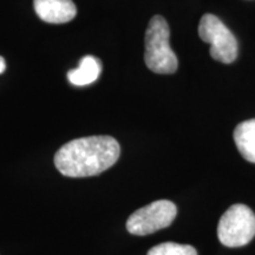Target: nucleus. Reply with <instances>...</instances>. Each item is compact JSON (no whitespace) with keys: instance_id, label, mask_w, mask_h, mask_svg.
<instances>
[{"instance_id":"obj_1","label":"nucleus","mask_w":255,"mask_h":255,"mask_svg":"<svg viewBox=\"0 0 255 255\" xmlns=\"http://www.w3.org/2000/svg\"><path fill=\"white\" fill-rule=\"evenodd\" d=\"M120 155L121 146L114 137H82L59 148L55 155V164L64 176H96L113 167Z\"/></svg>"},{"instance_id":"obj_7","label":"nucleus","mask_w":255,"mask_h":255,"mask_svg":"<svg viewBox=\"0 0 255 255\" xmlns=\"http://www.w3.org/2000/svg\"><path fill=\"white\" fill-rule=\"evenodd\" d=\"M102 71V64L100 59L94 56H85L81 59L77 69L68 72V79L76 87H85L92 84L100 77Z\"/></svg>"},{"instance_id":"obj_8","label":"nucleus","mask_w":255,"mask_h":255,"mask_svg":"<svg viewBox=\"0 0 255 255\" xmlns=\"http://www.w3.org/2000/svg\"><path fill=\"white\" fill-rule=\"evenodd\" d=\"M234 142L242 157L255 163V119L245 121L235 128Z\"/></svg>"},{"instance_id":"obj_2","label":"nucleus","mask_w":255,"mask_h":255,"mask_svg":"<svg viewBox=\"0 0 255 255\" xmlns=\"http://www.w3.org/2000/svg\"><path fill=\"white\" fill-rule=\"evenodd\" d=\"M170 30L162 15H154L145 31L144 62L149 70L159 75H170L177 70L178 60L169 44Z\"/></svg>"},{"instance_id":"obj_3","label":"nucleus","mask_w":255,"mask_h":255,"mask_svg":"<svg viewBox=\"0 0 255 255\" xmlns=\"http://www.w3.org/2000/svg\"><path fill=\"white\" fill-rule=\"evenodd\" d=\"M219 240L226 247H242L255 237V214L250 207L237 203L226 210L218 226Z\"/></svg>"},{"instance_id":"obj_9","label":"nucleus","mask_w":255,"mask_h":255,"mask_svg":"<svg viewBox=\"0 0 255 255\" xmlns=\"http://www.w3.org/2000/svg\"><path fill=\"white\" fill-rule=\"evenodd\" d=\"M146 255H197V252L190 245L163 242V244L152 247Z\"/></svg>"},{"instance_id":"obj_5","label":"nucleus","mask_w":255,"mask_h":255,"mask_svg":"<svg viewBox=\"0 0 255 255\" xmlns=\"http://www.w3.org/2000/svg\"><path fill=\"white\" fill-rule=\"evenodd\" d=\"M177 215L175 203L168 200H158L142 207L129 216L127 231L132 235L144 237L159 229L167 228Z\"/></svg>"},{"instance_id":"obj_6","label":"nucleus","mask_w":255,"mask_h":255,"mask_svg":"<svg viewBox=\"0 0 255 255\" xmlns=\"http://www.w3.org/2000/svg\"><path fill=\"white\" fill-rule=\"evenodd\" d=\"M33 6L38 17L50 24L68 23L77 14L72 0H33Z\"/></svg>"},{"instance_id":"obj_10","label":"nucleus","mask_w":255,"mask_h":255,"mask_svg":"<svg viewBox=\"0 0 255 255\" xmlns=\"http://www.w3.org/2000/svg\"><path fill=\"white\" fill-rule=\"evenodd\" d=\"M5 70H6V62H5V59L0 56V75H1Z\"/></svg>"},{"instance_id":"obj_4","label":"nucleus","mask_w":255,"mask_h":255,"mask_svg":"<svg viewBox=\"0 0 255 255\" xmlns=\"http://www.w3.org/2000/svg\"><path fill=\"white\" fill-rule=\"evenodd\" d=\"M200 38L210 44V56L223 64H231L238 57V41L232 31L214 14L207 13L199 25Z\"/></svg>"}]
</instances>
